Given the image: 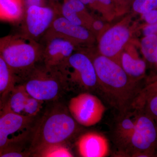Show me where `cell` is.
<instances>
[{"label":"cell","mask_w":157,"mask_h":157,"mask_svg":"<svg viewBox=\"0 0 157 157\" xmlns=\"http://www.w3.org/2000/svg\"></svg>","instance_id":"obj_33"},{"label":"cell","mask_w":157,"mask_h":157,"mask_svg":"<svg viewBox=\"0 0 157 157\" xmlns=\"http://www.w3.org/2000/svg\"><path fill=\"white\" fill-rule=\"evenodd\" d=\"M65 144L66 143L56 144L44 147L34 153L32 157H73L70 149Z\"/></svg>","instance_id":"obj_20"},{"label":"cell","mask_w":157,"mask_h":157,"mask_svg":"<svg viewBox=\"0 0 157 157\" xmlns=\"http://www.w3.org/2000/svg\"><path fill=\"white\" fill-rule=\"evenodd\" d=\"M133 7L136 12L143 14L157 8V0H135Z\"/></svg>","instance_id":"obj_23"},{"label":"cell","mask_w":157,"mask_h":157,"mask_svg":"<svg viewBox=\"0 0 157 157\" xmlns=\"http://www.w3.org/2000/svg\"><path fill=\"white\" fill-rule=\"evenodd\" d=\"M143 33L145 36L157 33V22L146 27L144 29Z\"/></svg>","instance_id":"obj_27"},{"label":"cell","mask_w":157,"mask_h":157,"mask_svg":"<svg viewBox=\"0 0 157 157\" xmlns=\"http://www.w3.org/2000/svg\"><path fill=\"white\" fill-rule=\"evenodd\" d=\"M42 63L46 67L63 73L76 45L69 40L57 36L44 37Z\"/></svg>","instance_id":"obj_10"},{"label":"cell","mask_w":157,"mask_h":157,"mask_svg":"<svg viewBox=\"0 0 157 157\" xmlns=\"http://www.w3.org/2000/svg\"><path fill=\"white\" fill-rule=\"evenodd\" d=\"M78 124L63 105L51 107L34 123L29 138L31 156L44 147L66 143L78 132Z\"/></svg>","instance_id":"obj_2"},{"label":"cell","mask_w":157,"mask_h":157,"mask_svg":"<svg viewBox=\"0 0 157 157\" xmlns=\"http://www.w3.org/2000/svg\"><path fill=\"white\" fill-rule=\"evenodd\" d=\"M79 155L83 157H104L109 153V142L103 135L88 132L81 135L76 142Z\"/></svg>","instance_id":"obj_13"},{"label":"cell","mask_w":157,"mask_h":157,"mask_svg":"<svg viewBox=\"0 0 157 157\" xmlns=\"http://www.w3.org/2000/svg\"><path fill=\"white\" fill-rule=\"evenodd\" d=\"M93 28L96 30H100L103 28L104 27V24L103 22L100 21H96L93 24Z\"/></svg>","instance_id":"obj_31"},{"label":"cell","mask_w":157,"mask_h":157,"mask_svg":"<svg viewBox=\"0 0 157 157\" xmlns=\"http://www.w3.org/2000/svg\"><path fill=\"white\" fill-rule=\"evenodd\" d=\"M61 1V0H49L51 6L56 9L59 13L60 9L62 5V4L60 3Z\"/></svg>","instance_id":"obj_28"},{"label":"cell","mask_w":157,"mask_h":157,"mask_svg":"<svg viewBox=\"0 0 157 157\" xmlns=\"http://www.w3.org/2000/svg\"><path fill=\"white\" fill-rule=\"evenodd\" d=\"M5 112H11L28 117H35L45 102L33 98L22 84L16 85L6 96Z\"/></svg>","instance_id":"obj_11"},{"label":"cell","mask_w":157,"mask_h":157,"mask_svg":"<svg viewBox=\"0 0 157 157\" xmlns=\"http://www.w3.org/2000/svg\"><path fill=\"white\" fill-rule=\"evenodd\" d=\"M24 144L12 145L0 151V157H25L31 156L29 148L24 147Z\"/></svg>","instance_id":"obj_22"},{"label":"cell","mask_w":157,"mask_h":157,"mask_svg":"<svg viewBox=\"0 0 157 157\" xmlns=\"http://www.w3.org/2000/svg\"><path fill=\"white\" fill-rule=\"evenodd\" d=\"M5 97L0 94V116L5 113Z\"/></svg>","instance_id":"obj_29"},{"label":"cell","mask_w":157,"mask_h":157,"mask_svg":"<svg viewBox=\"0 0 157 157\" xmlns=\"http://www.w3.org/2000/svg\"><path fill=\"white\" fill-rule=\"evenodd\" d=\"M136 107L142 109L157 123V91H145L141 90L137 98Z\"/></svg>","instance_id":"obj_18"},{"label":"cell","mask_w":157,"mask_h":157,"mask_svg":"<svg viewBox=\"0 0 157 157\" xmlns=\"http://www.w3.org/2000/svg\"><path fill=\"white\" fill-rule=\"evenodd\" d=\"M130 1H131V2H134V1H135V0H130Z\"/></svg>","instance_id":"obj_32"},{"label":"cell","mask_w":157,"mask_h":157,"mask_svg":"<svg viewBox=\"0 0 157 157\" xmlns=\"http://www.w3.org/2000/svg\"><path fill=\"white\" fill-rule=\"evenodd\" d=\"M35 117L5 112L0 116V151L29 140Z\"/></svg>","instance_id":"obj_8"},{"label":"cell","mask_w":157,"mask_h":157,"mask_svg":"<svg viewBox=\"0 0 157 157\" xmlns=\"http://www.w3.org/2000/svg\"><path fill=\"white\" fill-rule=\"evenodd\" d=\"M68 109L78 124L88 127L101 121L106 108L97 96L90 92H82L70 100Z\"/></svg>","instance_id":"obj_9"},{"label":"cell","mask_w":157,"mask_h":157,"mask_svg":"<svg viewBox=\"0 0 157 157\" xmlns=\"http://www.w3.org/2000/svg\"><path fill=\"white\" fill-rule=\"evenodd\" d=\"M118 115L113 131V142L119 151L124 154L135 131L137 109Z\"/></svg>","instance_id":"obj_14"},{"label":"cell","mask_w":157,"mask_h":157,"mask_svg":"<svg viewBox=\"0 0 157 157\" xmlns=\"http://www.w3.org/2000/svg\"><path fill=\"white\" fill-rule=\"evenodd\" d=\"M92 60L98 77L97 91L118 115L134 109L142 90L138 88L137 81L112 59L101 55Z\"/></svg>","instance_id":"obj_1"},{"label":"cell","mask_w":157,"mask_h":157,"mask_svg":"<svg viewBox=\"0 0 157 157\" xmlns=\"http://www.w3.org/2000/svg\"><path fill=\"white\" fill-rule=\"evenodd\" d=\"M85 6L89 5L93 6H109L112 5V0H80Z\"/></svg>","instance_id":"obj_25"},{"label":"cell","mask_w":157,"mask_h":157,"mask_svg":"<svg viewBox=\"0 0 157 157\" xmlns=\"http://www.w3.org/2000/svg\"><path fill=\"white\" fill-rule=\"evenodd\" d=\"M24 12L23 0H0V20L19 24Z\"/></svg>","instance_id":"obj_16"},{"label":"cell","mask_w":157,"mask_h":157,"mask_svg":"<svg viewBox=\"0 0 157 157\" xmlns=\"http://www.w3.org/2000/svg\"><path fill=\"white\" fill-rule=\"evenodd\" d=\"M17 82L14 73L0 55V94L6 97Z\"/></svg>","instance_id":"obj_19"},{"label":"cell","mask_w":157,"mask_h":157,"mask_svg":"<svg viewBox=\"0 0 157 157\" xmlns=\"http://www.w3.org/2000/svg\"><path fill=\"white\" fill-rule=\"evenodd\" d=\"M60 14L51 6H31L25 10L19 24V33L31 40L40 42L50 28L54 21Z\"/></svg>","instance_id":"obj_7"},{"label":"cell","mask_w":157,"mask_h":157,"mask_svg":"<svg viewBox=\"0 0 157 157\" xmlns=\"http://www.w3.org/2000/svg\"><path fill=\"white\" fill-rule=\"evenodd\" d=\"M137 109L135 131L124 155L152 156L157 150V123L142 109Z\"/></svg>","instance_id":"obj_5"},{"label":"cell","mask_w":157,"mask_h":157,"mask_svg":"<svg viewBox=\"0 0 157 157\" xmlns=\"http://www.w3.org/2000/svg\"><path fill=\"white\" fill-rule=\"evenodd\" d=\"M121 66L128 76L135 81L144 75L146 67L144 61L134 58L128 53L122 56Z\"/></svg>","instance_id":"obj_17"},{"label":"cell","mask_w":157,"mask_h":157,"mask_svg":"<svg viewBox=\"0 0 157 157\" xmlns=\"http://www.w3.org/2000/svg\"><path fill=\"white\" fill-rule=\"evenodd\" d=\"M130 37L128 29L123 26L113 27L104 33L100 40L99 48L102 55L112 59L116 55Z\"/></svg>","instance_id":"obj_15"},{"label":"cell","mask_w":157,"mask_h":157,"mask_svg":"<svg viewBox=\"0 0 157 157\" xmlns=\"http://www.w3.org/2000/svg\"><path fill=\"white\" fill-rule=\"evenodd\" d=\"M64 74L66 77L68 89L73 87L82 92L97 91L98 77L92 60L82 52L73 53L70 56ZM66 70V69H65Z\"/></svg>","instance_id":"obj_6"},{"label":"cell","mask_w":157,"mask_h":157,"mask_svg":"<svg viewBox=\"0 0 157 157\" xmlns=\"http://www.w3.org/2000/svg\"><path fill=\"white\" fill-rule=\"evenodd\" d=\"M23 3L25 10L31 6H51L49 0H23Z\"/></svg>","instance_id":"obj_24"},{"label":"cell","mask_w":157,"mask_h":157,"mask_svg":"<svg viewBox=\"0 0 157 157\" xmlns=\"http://www.w3.org/2000/svg\"><path fill=\"white\" fill-rule=\"evenodd\" d=\"M21 84L33 98L39 101H55L68 90L64 74L58 70L37 65Z\"/></svg>","instance_id":"obj_4"},{"label":"cell","mask_w":157,"mask_h":157,"mask_svg":"<svg viewBox=\"0 0 157 157\" xmlns=\"http://www.w3.org/2000/svg\"><path fill=\"white\" fill-rule=\"evenodd\" d=\"M43 45L18 33L0 37V55L22 82L34 68L42 63Z\"/></svg>","instance_id":"obj_3"},{"label":"cell","mask_w":157,"mask_h":157,"mask_svg":"<svg viewBox=\"0 0 157 157\" xmlns=\"http://www.w3.org/2000/svg\"><path fill=\"white\" fill-rule=\"evenodd\" d=\"M48 36L61 37L76 45L89 42L91 35L86 28L74 24L59 14L43 37Z\"/></svg>","instance_id":"obj_12"},{"label":"cell","mask_w":157,"mask_h":157,"mask_svg":"<svg viewBox=\"0 0 157 157\" xmlns=\"http://www.w3.org/2000/svg\"><path fill=\"white\" fill-rule=\"evenodd\" d=\"M143 90L145 91H157V82L150 85L147 86L145 88L143 89Z\"/></svg>","instance_id":"obj_30"},{"label":"cell","mask_w":157,"mask_h":157,"mask_svg":"<svg viewBox=\"0 0 157 157\" xmlns=\"http://www.w3.org/2000/svg\"><path fill=\"white\" fill-rule=\"evenodd\" d=\"M141 51L145 59L151 63H157V36H145L141 42Z\"/></svg>","instance_id":"obj_21"},{"label":"cell","mask_w":157,"mask_h":157,"mask_svg":"<svg viewBox=\"0 0 157 157\" xmlns=\"http://www.w3.org/2000/svg\"><path fill=\"white\" fill-rule=\"evenodd\" d=\"M144 19L149 25L157 22V10L155 9L143 14Z\"/></svg>","instance_id":"obj_26"}]
</instances>
